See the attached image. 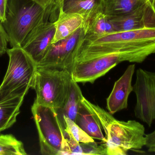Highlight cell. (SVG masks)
Masks as SVG:
<instances>
[{
  "label": "cell",
  "instance_id": "4",
  "mask_svg": "<svg viewBox=\"0 0 155 155\" xmlns=\"http://www.w3.org/2000/svg\"><path fill=\"white\" fill-rule=\"evenodd\" d=\"M71 73L56 67L37 66L32 88L35 90V102L60 110L63 107L71 87Z\"/></svg>",
  "mask_w": 155,
  "mask_h": 155
},
{
  "label": "cell",
  "instance_id": "6",
  "mask_svg": "<svg viewBox=\"0 0 155 155\" xmlns=\"http://www.w3.org/2000/svg\"><path fill=\"white\" fill-rule=\"evenodd\" d=\"M31 112L39 134L41 154L61 155L65 141V131L63 120L57 110L35 101Z\"/></svg>",
  "mask_w": 155,
  "mask_h": 155
},
{
  "label": "cell",
  "instance_id": "11",
  "mask_svg": "<svg viewBox=\"0 0 155 155\" xmlns=\"http://www.w3.org/2000/svg\"><path fill=\"white\" fill-rule=\"evenodd\" d=\"M135 69V65L128 66L123 75L115 83L107 99V108L111 114L127 108L128 97L133 92L132 83Z\"/></svg>",
  "mask_w": 155,
  "mask_h": 155
},
{
  "label": "cell",
  "instance_id": "25",
  "mask_svg": "<svg viewBox=\"0 0 155 155\" xmlns=\"http://www.w3.org/2000/svg\"><path fill=\"white\" fill-rule=\"evenodd\" d=\"M146 146L147 148L155 145V130L150 133L146 135Z\"/></svg>",
  "mask_w": 155,
  "mask_h": 155
},
{
  "label": "cell",
  "instance_id": "20",
  "mask_svg": "<svg viewBox=\"0 0 155 155\" xmlns=\"http://www.w3.org/2000/svg\"><path fill=\"white\" fill-rule=\"evenodd\" d=\"M63 120L64 130L79 143L94 142V139L84 132L75 122L65 116L61 117Z\"/></svg>",
  "mask_w": 155,
  "mask_h": 155
},
{
  "label": "cell",
  "instance_id": "17",
  "mask_svg": "<svg viewBox=\"0 0 155 155\" xmlns=\"http://www.w3.org/2000/svg\"><path fill=\"white\" fill-rule=\"evenodd\" d=\"M84 97L78 83L72 78L64 106L62 109L57 110L60 117L65 116L75 122Z\"/></svg>",
  "mask_w": 155,
  "mask_h": 155
},
{
  "label": "cell",
  "instance_id": "2",
  "mask_svg": "<svg viewBox=\"0 0 155 155\" xmlns=\"http://www.w3.org/2000/svg\"><path fill=\"white\" fill-rule=\"evenodd\" d=\"M48 7L44 8L34 0H8L5 20L2 24L11 47H21Z\"/></svg>",
  "mask_w": 155,
  "mask_h": 155
},
{
  "label": "cell",
  "instance_id": "13",
  "mask_svg": "<svg viewBox=\"0 0 155 155\" xmlns=\"http://www.w3.org/2000/svg\"><path fill=\"white\" fill-rule=\"evenodd\" d=\"M75 123L89 136L101 140L104 143L106 141L103 128L95 116L82 103L76 116Z\"/></svg>",
  "mask_w": 155,
  "mask_h": 155
},
{
  "label": "cell",
  "instance_id": "21",
  "mask_svg": "<svg viewBox=\"0 0 155 155\" xmlns=\"http://www.w3.org/2000/svg\"><path fill=\"white\" fill-rule=\"evenodd\" d=\"M83 155H107L106 148L104 144L98 145L95 141L80 143Z\"/></svg>",
  "mask_w": 155,
  "mask_h": 155
},
{
  "label": "cell",
  "instance_id": "23",
  "mask_svg": "<svg viewBox=\"0 0 155 155\" xmlns=\"http://www.w3.org/2000/svg\"><path fill=\"white\" fill-rule=\"evenodd\" d=\"M9 39L7 33L4 28L2 24L0 22V56L6 52Z\"/></svg>",
  "mask_w": 155,
  "mask_h": 155
},
{
  "label": "cell",
  "instance_id": "10",
  "mask_svg": "<svg viewBox=\"0 0 155 155\" xmlns=\"http://www.w3.org/2000/svg\"><path fill=\"white\" fill-rule=\"evenodd\" d=\"M109 20L115 32L155 28V12L150 0L128 14Z\"/></svg>",
  "mask_w": 155,
  "mask_h": 155
},
{
  "label": "cell",
  "instance_id": "19",
  "mask_svg": "<svg viewBox=\"0 0 155 155\" xmlns=\"http://www.w3.org/2000/svg\"><path fill=\"white\" fill-rule=\"evenodd\" d=\"M27 155L22 142L12 134H0V155Z\"/></svg>",
  "mask_w": 155,
  "mask_h": 155
},
{
  "label": "cell",
  "instance_id": "16",
  "mask_svg": "<svg viewBox=\"0 0 155 155\" xmlns=\"http://www.w3.org/2000/svg\"><path fill=\"white\" fill-rule=\"evenodd\" d=\"M24 98H0V132L12 127L16 122Z\"/></svg>",
  "mask_w": 155,
  "mask_h": 155
},
{
  "label": "cell",
  "instance_id": "28",
  "mask_svg": "<svg viewBox=\"0 0 155 155\" xmlns=\"http://www.w3.org/2000/svg\"><path fill=\"white\" fill-rule=\"evenodd\" d=\"M150 1H151V3H152L153 8L155 12V0H150Z\"/></svg>",
  "mask_w": 155,
  "mask_h": 155
},
{
  "label": "cell",
  "instance_id": "24",
  "mask_svg": "<svg viewBox=\"0 0 155 155\" xmlns=\"http://www.w3.org/2000/svg\"><path fill=\"white\" fill-rule=\"evenodd\" d=\"M7 2L8 0H0V22L2 23L5 20Z\"/></svg>",
  "mask_w": 155,
  "mask_h": 155
},
{
  "label": "cell",
  "instance_id": "1",
  "mask_svg": "<svg viewBox=\"0 0 155 155\" xmlns=\"http://www.w3.org/2000/svg\"><path fill=\"white\" fill-rule=\"evenodd\" d=\"M154 53L155 28L85 35L78 45L73 65L88 62L94 72L102 76L120 63H141Z\"/></svg>",
  "mask_w": 155,
  "mask_h": 155
},
{
  "label": "cell",
  "instance_id": "9",
  "mask_svg": "<svg viewBox=\"0 0 155 155\" xmlns=\"http://www.w3.org/2000/svg\"><path fill=\"white\" fill-rule=\"evenodd\" d=\"M85 35L84 29L81 27L67 38L52 44L37 66L56 67L71 73L78 45Z\"/></svg>",
  "mask_w": 155,
  "mask_h": 155
},
{
  "label": "cell",
  "instance_id": "15",
  "mask_svg": "<svg viewBox=\"0 0 155 155\" xmlns=\"http://www.w3.org/2000/svg\"><path fill=\"white\" fill-rule=\"evenodd\" d=\"M150 0H102L103 12L108 19L130 13Z\"/></svg>",
  "mask_w": 155,
  "mask_h": 155
},
{
  "label": "cell",
  "instance_id": "27",
  "mask_svg": "<svg viewBox=\"0 0 155 155\" xmlns=\"http://www.w3.org/2000/svg\"><path fill=\"white\" fill-rule=\"evenodd\" d=\"M148 151L150 153H155V145L148 148Z\"/></svg>",
  "mask_w": 155,
  "mask_h": 155
},
{
  "label": "cell",
  "instance_id": "7",
  "mask_svg": "<svg viewBox=\"0 0 155 155\" xmlns=\"http://www.w3.org/2000/svg\"><path fill=\"white\" fill-rule=\"evenodd\" d=\"M133 92L136 96V117L150 126L155 120V72L139 68Z\"/></svg>",
  "mask_w": 155,
  "mask_h": 155
},
{
  "label": "cell",
  "instance_id": "3",
  "mask_svg": "<svg viewBox=\"0 0 155 155\" xmlns=\"http://www.w3.org/2000/svg\"><path fill=\"white\" fill-rule=\"evenodd\" d=\"M8 69L0 86V98H24L33 84L37 65L21 47L7 49Z\"/></svg>",
  "mask_w": 155,
  "mask_h": 155
},
{
  "label": "cell",
  "instance_id": "12",
  "mask_svg": "<svg viewBox=\"0 0 155 155\" xmlns=\"http://www.w3.org/2000/svg\"><path fill=\"white\" fill-rule=\"evenodd\" d=\"M99 12H103L102 0H64L61 13L81 15L84 19V27Z\"/></svg>",
  "mask_w": 155,
  "mask_h": 155
},
{
  "label": "cell",
  "instance_id": "18",
  "mask_svg": "<svg viewBox=\"0 0 155 155\" xmlns=\"http://www.w3.org/2000/svg\"><path fill=\"white\" fill-rule=\"evenodd\" d=\"M85 35H102L116 32L109 19L99 12L96 14L84 27Z\"/></svg>",
  "mask_w": 155,
  "mask_h": 155
},
{
  "label": "cell",
  "instance_id": "8",
  "mask_svg": "<svg viewBox=\"0 0 155 155\" xmlns=\"http://www.w3.org/2000/svg\"><path fill=\"white\" fill-rule=\"evenodd\" d=\"M52 6V4L49 5L44 16L30 32L21 47L36 65L45 56L55 33V23L49 21Z\"/></svg>",
  "mask_w": 155,
  "mask_h": 155
},
{
  "label": "cell",
  "instance_id": "5",
  "mask_svg": "<svg viewBox=\"0 0 155 155\" xmlns=\"http://www.w3.org/2000/svg\"><path fill=\"white\" fill-rule=\"evenodd\" d=\"M107 155H126L140 152L146 146L145 128L135 120L119 121L114 117L104 130Z\"/></svg>",
  "mask_w": 155,
  "mask_h": 155
},
{
  "label": "cell",
  "instance_id": "26",
  "mask_svg": "<svg viewBox=\"0 0 155 155\" xmlns=\"http://www.w3.org/2000/svg\"><path fill=\"white\" fill-rule=\"evenodd\" d=\"M44 8H47L50 5L53 3L54 0H34Z\"/></svg>",
  "mask_w": 155,
  "mask_h": 155
},
{
  "label": "cell",
  "instance_id": "14",
  "mask_svg": "<svg viewBox=\"0 0 155 155\" xmlns=\"http://www.w3.org/2000/svg\"><path fill=\"white\" fill-rule=\"evenodd\" d=\"M55 31L52 44L67 38L84 26L83 17L76 14L61 13L54 22Z\"/></svg>",
  "mask_w": 155,
  "mask_h": 155
},
{
  "label": "cell",
  "instance_id": "22",
  "mask_svg": "<svg viewBox=\"0 0 155 155\" xmlns=\"http://www.w3.org/2000/svg\"><path fill=\"white\" fill-rule=\"evenodd\" d=\"M63 2L64 0H54L50 13V22H54L58 19L59 15L62 12Z\"/></svg>",
  "mask_w": 155,
  "mask_h": 155
}]
</instances>
